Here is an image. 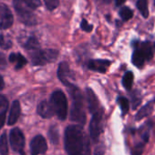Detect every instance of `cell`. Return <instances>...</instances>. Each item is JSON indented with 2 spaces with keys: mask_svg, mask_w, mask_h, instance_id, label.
<instances>
[{
  "mask_svg": "<svg viewBox=\"0 0 155 155\" xmlns=\"http://www.w3.org/2000/svg\"><path fill=\"white\" fill-rule=\"evenodd\" d=\"M0 155H8V145L6 133L0 136Z\"/></svg>",
  "mask_w": 155,
  "mask_h": 155,
  "instance_id": "23",
  "label": "cell"
},
{
  "mask_svg": "<svg viewBox=\"0 0 155 155\" xmlns=\"http://www.w3.org/2000/svg\"><path fill=\"white\" fill-rule=\"evenodd\" d=\"M50 103L57 117L60 120H65L68 115V101L65 93L61 91H55L51 95Z\"/></svg>",
  "mask_w": 155,
  "mask_h": 155,
  "instance_id": "3",
  "label": "cell"
},
{
  "mask_svg": "<svg viewBox=\"0 0 155 155\" xmlns=\"http://www.w3.org/2000/svg\"><path fill=\"white\" fill-rule=\"evenodd\" d=\"M20 113H21V107H20V103L18 101H15L13 103H12V106H11V109H10V112H9V117H8V124L9 126L11 125H14L19 116H20Z\"/></svg>",
  "mask_w": 155,
  "mask_h": 155,
  "instance_id": "14",
  "label": "cell"
},
{
  "mask_svg": "<svg viewBox=\"0 0 155 155\" xmlns=\"http://www.w3.org/2000/svg\"><path fill=\"white\" fill-rule=\"evenodd\" d=\"M12 46V42L3 34L0 33V47L4 49H8Z\"/></svg>",
  "mask_w": 155,
  "mask_h": 155,
  "instance_id": "27",
  "label": "cell"
},
{
  "mask_svg": "<svg viewBox=\"0 0 155 155\" xmlns=\"http://www.w3.org/2000/svg\"><path fill=\"white\" fill-rule=\"evenodd\" d=\"M133 79H134V75L131 71L125 72L122 78V85L126 90L130 91L131 89L133 84Z\"/></svg>",
  "mask_w": 155,
  "mask_h": 155,
  "instance_id": "20",
  "label": "cell"
},
{
  "mask_svg": "<svg viewBox=\"0 0 155 155\" xmlns=\"http://www.w3.org/2000/svg\"><path fill=\"white\" fill-rule=\"evenodd\" d=\"M119 14L120 16V18L124 20V21H128L130 20L132 17H133V12L132 10L128 8V7H122L120 11H119Z\"/></svg>",
  "mask_w": 155,
  "mask_h": 155,
  "instance_id": "26",
  "label": "cell"
},
{
  "mask_svg": "<svg viewBox=\"0 0 155 155\" xmlns=\"http://www.w3.org/2000/svg\"><path fill=\"white\" fill-rule=\"evenodd\" d=\"M48 150V144L45 138L42 135L35 136L30 142V150L31 155H39L44 154Z\"/></svg>",
  "mask_w": 155,
  "mask_h": 155,
  "instance_id": "9",
  "label": "cell"
},
{
  "mask_svg": "<svg viewBox=\"0 0 155 155\" xmlns=\"http://www.w3.org/2000/svg\"><path fill=\"white\" fill-rule=\"evenodd\" d=\"M14 8L19 19L24 24L28 26H34L37 24L36 16L23 0H14Z\"/></svg>",
  "mask_w": 155,
  "mask_h": 155,
  "instance_id": "5",
  "label": "cell"
},
{
  "mask_svg": "<svg viewBox=\"0 0 155 155\" xmlns=\"http://www.w3.org/2000/svg\"><path fill=\"white\" fill-rule=\"evenodd\" d=\"M7 67V60L4 54L0 53V69H4Z\"/></svg>",
  "mask_w": 155,
  "mask_h": 155,
  "instance_id": "31",
  "label": "cell"
},
{
  "mask_svg": "<svg viewBox=\"0 0 155 155\" xmlns=\"http://www.w3.org/2000/svg\"><path fill=\"white\" fill-rule=\"evenodd\" d=\"M137 8L140 12L141 16L144 18L149 17V8H148V0H137L136 3Z\"/></svg>",
  "mask_w": 155,
  "mask_h": 155,
  "instance_id": "21",
  "label": "cell"
},
{
  "mask_svg": "<svg viewBox=\"0 0 155 155\" xmlns=\"http://www.w3.org/2000/svg\"><path fill=\"white\" fill-rule=\"evenodd\" d=\"M154 103H155V100H152L150 102H148L146 105H144L141 109H140V110L137 112V114L135 116V120H140L143 118H145V117L149 116L150 114H151V112L153 111Z\"/></svg>",
  "mask_w": 155,
  "mask_h": 155,
  "instance_id": "16",
  "label": "cell"
},
{
  "mask_svg": "<svg viewBox=\"0 0 155 155\" xmlns=\"http://www.w3.org/2000/svg\"><path fill=\"white\" fill-rule=\"evenodd\" d=\"M86 93H87L88 108H89V110H90L91 113H92L93 111H95V110H99L100 108H101L97 96L95 95V93L93 92V91L91 88H87Z\"/></svg>",
  "mask_w": 155,
  "mask_h": 155,
  "instance_id": "13",
  "label": "cell"
},
{
  "mask_svg": "<svg viewBox=\"0 0 155 155\" xmlns=\"http://www.w3.org/2000/svg\"><path fill=\"white\" fill-rule=\"evenodd\" d=\"M141 51L143 52L144 56H145V58L146 60H150L153 57V51H152V48H151V45L150 44V42H143V43H140V45L139 44L138 46Z\"/></svg>",
  "mask_w": 155,
  "mask_h": 155,
  "instance_id": "19",
  "label": "cell"
},
{
  "mask_svg": "<svg viewBox=\"0 0 155 155\" xmlns=\"http://www.w3.org/2000/svg\"><path fill=\"white\" fill-rule=\"evenodd\" d=\"M9 140L13 150L22 153V150L25 146V136L20 129L15 128L11 130Z\"/></svg>",
  "mask_w": 155,
  "mask_h": 155,
  "instance_id": "7",
  "label": "cell"
},
{
  "mask_svg": "<svg viewBox=\"0 0 155 155\" xmlns=\"http://www.w3.org/2000/svg\"><path fill=\"white\" fill-rule=\"evenodd\" d=\"M23 1L31 8V9H36L38 7L41 6V1L40 0H23Z\"/></svg>",
  "mask_w": 155,
  "mask_h": 155,
  "instance_id": "29",
  "label": "cell"
},
{
  "mask_svg": "<svg viewBox=\"0 0 155 155\" xmlns=\"http://www.w3.org/2000/svg\"><path fill=\"white\" fill-rule=\"evenodd\" d=\"M153 48H154V49H155V42H154V45H153Z\"/></svg>",
  "mask_w": 155,
  "mask_h": 155,
  "instance_id": "36",
  "label": "cell"
},
{
  "mask_svg": "<svg viewBox=\"0 0 155 155\" xmlns=\"http://www.w3.org/2000/svg\"><path fill=\"white\" fill-rule=\"evenodd\" d=\"M24 48L28 50H36L39 48L38 40L35 37H29L24 43Z\"/></svg>",
  "mask_w": 155,
  "mask_h": 155,
  "instance_id": "22",
  "label": "cell"
},
{
  "mask_svg": "<svg viewBox=\"0 0 155 155\" xmlns=\"http://www.w3.org/2000/svg\"><path fill=\"white\" fill-rule=\"evenodd\" d=\"M48 138L53 144H58V140H59V134H58V130L57 126H51L49 128Z\"/></svg>",
  "mask_w": 155,
  "mask_h": 155,
  "instance_id": "24",
  "label": "cell"
},
{
  "mask_svg": "<svg viewBox=\"0 0 155 155\" xmlns=\"http://www.w3.org/2000/svg\"><path fill=\"white\" fill-rule=\"evenodd\" d=\"M58 80L62 82V84L65 85L67 88L74 85L71 82V80L73 79V75H72L70 68H69V66L67 62L63 61L58 65Z\"/></svg>",
  "mask_w": 155,
  "mask_h": 155,
  "instance_id": "8",
  "label": "cell"
},
{
  "mask_svg": "<svg viewBox=\"0 0 155 155\" xmlns=\"http://www.w3.org/2000/svg\"><path fill=\"white\" fill-rule=\"evenodd\" d=\"M81 28L82 30L86 31V32H91L92 29H93V26L89 24L88 21L86 19H82L81 22Z\"/></svg>",
  "mask_w": 155,
  "mask_h": 155,
  "instance_id": "30",
  "label": "cell"
},
{
  "mask_svg": "<svg viewBox=\"0 0 155 155\" xmlns=\"http://www.w3.org/2000/svg\"><path fill=\"white\" fill-rule=\"evenodd\" d=\"M117 102H118V104L120 107L122 115H126L128 113V111H129V109H130L129 101L126 98H124V97H119L118 100H117Z\"/></svg>",
  "mask_w": 155,
  "mask_h": 155,
  "instance_id": "25",
  "label": "cell"
},
{
  "mask_svg": "<svg viewBox=\"0 0 155 155\" xmlns=\"http://www.w3.org/2000/svg\"><path fill=\"white\" fill-rule=\"evenodd\" d=\"M58 57V51L56 49H36L30 53L32 64L42 66L55 61Z\"/></svg>",
  "mask_w": 155,
  "mask_h": 155,
  "instance_id": "4",
  "label": "cell"
},
{
  "mask_svg": "<svg viewBox=\"0 0 155 155\" xmlns=\"http://www.w3.org/2000/svg\"><path fill=\"white\" fill-rule=\"evenodd\" d=\"M94 154H95V155H103V154H104V148H103V146H102V145L97 146V147L95 148Z\"/></svg>",
  "mask_w": 155,
  "mask_h": 155,
  "instance_id": "32",
  "label": "cell"
},
{
  "mask_svg": "<svg viewBox=\"0 0 155 155\" xmlns=\"http://www.w3.org/2000/svg\"><path fill=\"white\" fill-rule=\"evenodd\" d=\"M13 24V16L8 6L0 3V29L9 28Z\"/></svg>",
  "mask_w": 155,
  "mask_h": 155,
  "instance_id": "10",
  "label": "cell"
},
{
  "mask_svg": "<svg viewBox=\"0 0 155 155\" xmlns=\"http://www.w3.org/2000/svg\"><path fill=\"white\" fill-rule=\"evenodd\" d=\"M125 2H126V0H115V3H116V6H117V7L123 5Z\"/></svg>",
  "mask_w": 155,
  "mask_h": 155,
  "instance_id": "34",
  "label": "cell"
},
{
  "mask_svg": "<svg viewBox=\"0 0 155 155\" xmlns=\"http://www.w3.org/2000/svg\"><path fill=\"white\" fill-rule=\"evenodd\" d=\"M154 1H155V0H154Z\"/></svg>",
  "mask_w": 155,
  "mask_h": 155,
  "instance_id": "37",
  "label": "cell"
},
{
  "mask_svg": "<svg viewBox=\"0 0 155 155\" xmlns=\"http://www.w3.org/2000/svg\"><path fill=\"white\" fill-rule=\"evenodd\" d=\"M64 145L68 155H91L90 140L81 124L66 128Z\"/></svg>",
  "mask_w": 155,
  "mask_h": 155,
  "instance_id": "1",
  "label": "cell"
},
{
  "mask_svg": "<svg viewBox=\"0 0 155 155\" xmlns=\"http://www.w3.org/2000/svg\"><path fill=\"white\" fill-rule=\"evenodd\" d=\"M37 110H38V115L41 116L44 119H49V118H51L55 114L51 103L50 102H48L47 101H41L38 104Z\"/></svg>",
  "mask_w": 155,
  "mask_h": 155,
  "instance_id": "12",
  "label": "cell"
},
{
  "mask_svg": "<svg viewBox=\"0 0 155 155\" xmlns=\"http://www.w3.org/2000/svg\"><path fill=\"white\" fill-rule=\"evenodd\" d=\"M92 117L90 123V134L91 140L96 143L99 140L100 135L102 132V117H103V109L100 108L99 110L91 113Z\"/></svg>",
  "mask_w": 155,
  "mask_h": 155,
  "instance_id": "6",
  "label": "cell"
},
{
  "mask_svg": "<svg viewBox=\"0 0 155 155\" xmlns=\"http://www.w3.org/2000/svg\"><path fill=\"white\" fill-rule=\"evenodd\" d=\"M44 2L48 10H54L59 5V0H44Z\"/></svg>",
  "mask_w": 155,
  "mask_h": 155,
  "instance_id": "28",
  "label": "cell"
},
{
  "mask_svg": "<svg viewBox=\"0 0 155 155\" xmlns=\"http://www.w3.org/2000/svg\"><path fill=\"white\" fill-rule=\"evenodd\" d=\"M146 58L145 56L143 54V52L141 51V49L138 47H134V51L132 53V57H131V62L134 66H136L137 68H141L144 65Z\"/></svg>",
  "mask_w": 155,
  "mask_h": 155,
  "instance_id": "15",
  "label": "cell"
},
{
  "mask_svg": "<svg viewBox=\"0 0 155 155\" xmlns=\"http://www.w3.org/2000/svg\"><path fill=\"white\" fill-rule=\"evenodd\" d=\"M8 109V99L4 95H0V130L2 129L5 123V119H6Z\"/></svg>",
  "mask_w": 155,
  "mask_h": 155,
  "instance_id": "17",
  "label": "cell"
},
{
  "mask_svg": "<svg viewBox=\"0 0 155 155\" xmlns=\"http://www.w3.org/2000/svg\"><path fill=\"white\" fill-rule=\"evenodd\" d=\"M9 61L14 64L16 69L22 68L28 62L26 58L23 55H21L20 53H12V54H10Z\"/></svg>",
  "mask_w": 155,
  "mask_h": 155,
  "instance_id": "18",
  "label": "cell"
},
{
  "mask_svg": "<svg viewBox=\"0 0 155 155\" xmlns=\"http://www.w3.org/2000/svg\"><path fill=\"white\" fill-rule=\"evenodd\" d=\"M100 1L103 2V3H110V0H100Z\"/></svg>",
  "mask_w": 155,
  "mask_h": 155,
  "instance_id": "35",
  "label": "cell"
},
{
  "mask_svg": "<svg viewBox=\"0 0 155 155\" xmlns=\"http://www.w3.org/2000/svg\"><path fill=\"white\" fill-rule=\"evenodd\" d=\"M5 87V82H4V79L2 78V76H0V91H2Z\"/></svg>",
  "mask_w": 155,
  "mask_h": 155,
  "instance_id": "33",
  "label": "cell"
},
{
  "mask_svg": "<svg viewBox=\"0 0 155 155\" xmlns=\"http://www.w3.org/2000/svg\"><path fill=\"white\" fill-rule=\"evenodd\" d=\"M110 64L111 62L108 59H91L88 62L87 67L92 71L103 74L107 71V68Z\"/></svg>",
  "mask_w": 155,
  "mask_h": 155,
  "instance_id": "11",
  "label": "cell"
},
{
  "mask_svg": "<svg viewBox=\"0 0 155 155\" xmlns=\"http://www.w3.org/2000/svg\"><path fill=\"white\" fill-rule=\"evenodd\" d=\"M68 89L72 101L70 109V120L83 126L86 123V112L82 94L79 88L75 85H72Z\"/></svg>",
  "mask_w": 155,
  "mask_h": 155,
  "instance_id": "2",
  "label": "cell"
}]
</instances>
